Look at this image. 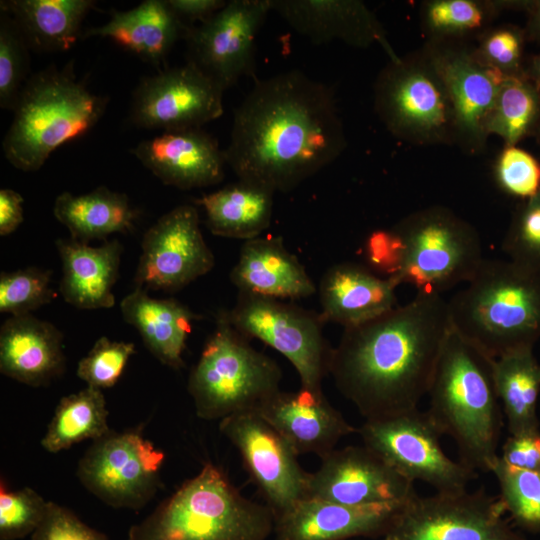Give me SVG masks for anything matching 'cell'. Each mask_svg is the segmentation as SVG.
I'll use <instances>...</instances> for the list:
<instances>
[{"instance_id": "cell-33", "label": "cell", "mask_w": 540, "mask_h": 540, "mask_svg": "<svg viewBox=\"0 0 540 540\" xmlns=\"http://www.w3.org/2000/svg\"><path fill=\"white\" fill-rule=\"evenodd\" d=\"M533 347H518L492 360L495 387L509 434L540 429V362Z\"/></svg>"}, {"instance_id": "cell-14", "label": "cell", "mask_w": 540, "mask_h": 540, "mask_svg": "<svg viewBox=\"0 0 540 540\" xmlns=\"http://www.w3.org/2000/svg\"><path fill=\"white\" fill-rule=\"evenodd\" d=\"M271 11V0L227 1L212 17L187 28V62L223 91L255 76L256 39Z\"/></svg>"}, {"instance_id": "cell-10", "label": "cell", "mask_w": 540, "mask_h": 540, "mask_svg": "<svg viewBox=\"0 0 540 540\" xmlns=\"http://www.w3.org/2000/svg\"><path fill=\"white\" fill-rule=\"evenodd\" d=\"M363 445L408 480L431 485L437 492L466 490L477 474L443 451L440 433L427 413L418 408L365 420L357 428Z\"/></svg>"}, {"instance_id": "cell-26", "label": "cell", "mask_w": 540, "mask_h": 540, "mask_svg": "<svg viewBox=\"0 0 540 540\" xmlns=\"http://www.w3.org/2000/svg\"><path fill=\"white\" fill-rule=\"evenodd\" d=\"M229 279L238 292L282 300L305 298L316 292L305 267L277 236L245 241Z\"/></svg>"}, {"instance_id": "cell-42", "label": "cell", "mask_w": 540, "mask_h": 540, "mask_svg": "<svg viewBox=\"0 0 540 540\" xmlns=\"http://www.w3.org/2000/svg\"><path fill=\"white\" fill-rule=\"evenodd\" d=\"M134 353V343L100 337L79 361L76 374L89 387L110 388L117 383Z\"/></svg>"}, {"instance_id": "cell-25", "label": "cell", "mask_w": 540, "mask_h": 540, "mask_svg": "<svg viewBox=\"0 0 540 540\" xmlns=\"http://www.w3.org/2000/svg\"><path fill=\"white\" fill-rule=\"evenodd\" d=\"M65 367L63 335L32 314L11 316L0 329V371L20 383L39 387Z\"/></svg>"}, {"instance_id": "cell-18", "label": "cell", "mask_w": 540, "mask_h": 540, "mask_svg": "<svg viewBox=\"0 0 540 540\" xmlns=\"http://www.w3.org/2000/svg\"><path fill=\"white\" fill-rule=\"evenodd\" d=\"M415 495L414 482L364 445L335 449L308 473L307 497L333 503L365 506L405 502Z\"/></svg>"}, {"instance_id": "cell-48", "label": "cell", "mask_w": 540, "mask_h": 540, "mask_svg": "<svg viewBox=\"0 0 540 540\" xmlns=\"http://www.w3.org/2000/svg\"><path fill=\"white\" fill-rule=\"evenodd\" d=\"M23 197L13 189L0 190V235L13 233L23 222Z\"/></svg>"}, {"instance_id": "cell-40", "label": "cell", "mask_w": 540, "mask_h": 540, "mask_svg": "<svg viewBox=\"0 0 540 540\" xmlns=\"http://www.w3.org/2000/svg\"><path fill=\"white\" fill-rule=\"evenodd\" d=\"M48 502L36 491L25 487L9 491L0 488V540H17L32 535L43 521Z\"/></svg>"}, {"instance_id": "cell-30", "label": "cell", "mask_w": 540, "mask_h": 540, "mask_svg": "<svg viewBox=\"0 0 540 540\" xmlns=\"http://www.w3.org/2000/svg\"><path fill=\"white\" fill-rule=\"evenodd\" d=\"M92 0H5L0 2L16 23L30 49L39 52L69 50L82 36V23Z\"/></svg>"}, {"instance_id": "cell-43", "label": "cell", "mask_w": 540, "mask_h": 540, "mask_svg": "<svg viewBox=\"0 0 540 540\" xmlns=\"http://www.w3.org/2000/svg\"><path fill=\"white\" fill-rule=\"evenodd\" d=\"M525 30L513 25L486 30L474 51L478 59L505 77L525 75Z\"/></svg>"}, {"instance_id": "cell-39", "label": "cell", "mask_w": 540, "mask_h": 540, "mask_svg": "<svg viewBox=\"0 0 540 540\" xmlns=\"http://www.w3.org/2000/svg\"><path fill=\"white\" fill-rule=\"evenodd\" d=\"M51 271L37 267L0 274V312L11 316L31 314L50 303L55 292Z\"/></svg>"}, {"instance_id": "cell-13", "label": "cell", "mask_w": 540, "mask_h": 540, "mask_svg": "<svg viewBox=\"0 0 540 540\" xmlns=\"http://www.w3.org/2000/svg\"><path fill=\"white\" fill-rule=\"evenodd\" d=\"M165 453L137 430L109 431L95 440L79 460L77 477L105 504L138 510L160 484Z\"/></svg>"}, {"instance_id": "cell-38", "label": "cell", "mask_w": 540, "mask_h": 540, "mask_svg": "<svg viewBox=\"0 0 540 540\" xmlns=\"http://www.w3.org/2000/svg\"><path fill=\"white\" fill-rule=\"evenodd\" d=\"M29 46L14 20L0 13V107L13 110L28 81Z\"/></svg>"}, {"instance_id": "cell-47", "label": "cell", "mask_w": 540, "mask_h": 540, "mask_svg": "<svg viewBox=\"0 0 540 540\" xmlns=\"http://www.w3.org/2000/svg\"><path fill=\"white\" fill-rule=\"evenodd\" d=\"M227 1L224 0H167L180 20L188 27L202 23L212 17Z\"/></svg>"}, {"instance_id": "cell-22", "label": "cell", "mask_w": 540, "mask_h": 540, "mask_svg": "<svg viewBox=\"0 0 540 540\" xmlns=\"http://www.w3.org/2000/svg\"><path fill=\"white\" fill-rule=\"evenodd\" d=\"M405 502L351 506L304 498L275 518V540H349L383 536Z\"/></svg>"}, {"instance_id": "cell-2", "label": "cell", "mask_w": 540, "mask_h": 540, "mask_svg": "<svg viewBox=\"0 0 540 540\" xmlns=\"http://www.w3.org/2000/svg\"><path fill=\"white\" fill-rule=\"evenodd\" d=\"M451 328L447 301L416 293L404 305L344 328L329 375L365 420L417 409Z\"/></svg>"}, {"instance_id": "cell-11", "label": "cell", "mask_w": 540, "mask_h": 540, "mask_svg": "<svg viewBox=\"0 0 540 540\" xmlns=\"http://www.w3.org/2000/svg\"><path fill=\"white\" fill-rule=\"evenodd\" d=\"M375 107L387 128L408 141L436 143L455 134L449 96L428 56L390 61L375 85Z\"/></svg>"}, {"instance_id": "cell-28", "label": "cell", "mask_w": 540, "mask_h": 540, "mask_svg": "<svg viewBox=\"0 0 540 540\" xmlns=\"http://www.w3.org/2000/svg\"><path fill=\"white\" fill-rule=\"evenodd\" d=\"M187 28L167 0H145L132 9L112 11L107 23L89 28L82 36L108 38L142 60L160 66L175 43L184 39Z\"/></svg>"}, {"instance_id": "cell-6", "label": "cell", "mask_w": 540, "mask_h": 540, "mask_svg": "<svg viewBox=\"0 0 540 540\" xmlns=\"http://www.w3.org/2000/svg\"><path fill=\"white\" fill-rule=\"evenodd\" d=\"M274 524L266 504L244 497L221 469L207 463L131 526L127 540H266Z\"/></svg>"}, {"instance_id": "cell-27", "label": "cell", "mask_w": 540, "mask_h": 540, "mask_svg": "<svg viewBox=\"0 0 540 540\" xmlns=\"http://www.w3.org/2000/svg\"><path fill=\"white\" fill-rule=\"evenodd\" d=\"M62 263L59 290L70 305L85 310L115 304L113 287L119 276L122 245L113 239L100 246L73 239L56 242Z\"/></svg>"}, {"instance_id": "cell-36", "label": "cell", "mask_w": 540, "mask_h": 540, "mask_svg": "<svg viewBox=\"0 0 540 540\" xmlns=\"http://www.w3.org/2000/svg\"><path fill=\"white\" fill-rule=\"evenodd\" d=\"M505 512L521 529L540 533V471L519 469L499 456L492 471Z\"/></svg>"}, {"instance_id": "cell-7", "label": "cell", "mask_w": 540, "mask_h": 540, "mask_svg": "<svg viewBox=\"0 0 540 540\" xmlns=\"http://www.w3.org/2000/svg\"><path fill=\"white\" fill-rule=\"evenodd\" d=\"M279 365L256 350L220 310L188 378L196 414L222 420L236 413L255 412L280 392Z\"/></svg>"}, {"instance_id": "cell-5", "label": "cell", "mask_w": 540, "mask_h": 540, "mask_svg": "<svg viewBox=\"0 0 540 540\" xmlns=\"http://www.w3.org/2000/svg\"><path fill=\"white\" fill-rule=\"evenodd\" d=\"M108 101L77 79L73 62L33 74L13 109L2 142L5 158L21 171L39 170L56 149L90 131Z\"/></svg>"}, {"instance_id": "cell-51", "label": "cell", "mask_w": 540, "mask_h": 540, "mask_svg": "<svg viewBox=\"0 0 540 540\" xmlns=\"http://www.w3.org/2000/svg\"><path fill=\"white\" fill-rule=\"evenodd\" d=\"M537 132H538V141H539V144H540V127L538 128Z\"/></svg>"}, {"instance_id": "cell-46", "label": "cell", "mask_w": 540, "mask_h": 540, "mask_svg": "<svg viewBox=\"0 0 540 540\" xmlns=\"http://www.w3.org/2000/svg\"><path fill=\"white\" fill-rule=\"evenodd\" d=\"M499 456L510 466L540 471V429L510 434Z\"/></svg>"}, {"instance_id": "cell-41", "label": "cell", "mask_w": 540, "mask_h": 540, "mask_svg": "<svg viewBox=\"0 0 540 540\" xmlns=\"http://www.w3.org/2000/svg\"><path fill=\"white\" fill-rule=\"evenodd\" d=\"M502 250L509 260L540 271V189L516 211Z\"/></svg>"}, {"instance_id": "cell-21", "label": "cell", "mask_w": 540, "mask_h": 540, "mask_svg": "<svg viewBox=\"0 0 540 540\" xmlns=\"http://www.w3.org/2000/svg\"><path fill=\"white\" fill-rule=\"evenodd\" d=\"M293 448L297 455L315 454L320 459L336 449L345 436L357 433L323 392L300 388L280 391L256 411Z\"/></svg>"}, {"instance_id": "cell-3", "label": "cell", "mask_w": 540, "mask_h": 540, "mask_svg": "<svg viewBox=\"0 0 540 540\" xmlns=\"http://www.w3.org/2000/svg\"><path fill=\"white\" fill-rule=\"evenodd\" d=\"M492 360L451 328L427 393V413L475 472H491L499 458L503 417Z\"/></svg>"}, {"instance_id": "cell-4", "label": "cell", "mask_w": 540, "mask_h": 540, "mask_svg": "<svg viewBox=\"0 0 540 540\" xmlns=\"http://www.w3.org/2000/svg\"><path fill=\"white\" fill-rule=\"evenodd\" d=\"M448 303L451 327L492 359L540 339V271L484 259Z\"/></svg>"}, {"instance_id": "cell-45", "label": "cell", "mask_w": 540, "mask_h": 540, "mask_svg": "<svg viewBox=\"0 0 540 540\" xmlns=\"http://www.w3.org/2000/svg\"><path fill=\"white\" fill-rule=\"evenodd\" d=\"M31 540H109L82 522L72 511L48 502L46 515Z\"/></svg>"}, {"instance_id": "cell-32", "label": "cell", "mask_w": 540, "mask_h": 540, "mask_svg": "<svg viewBox=\"0 0 540 540\" xmlns=\"http://www.w3.org/2000/svg\"><path fill=\"white\" fill-rule=\"evenodd\" d=\"M53 214L69 230L71 239L84 243L131 232L138 217L125 194L104 186L81 195L61 193Z\"/></svg>"}, {"instance_id": "cell-50", "label": "cell", "mask_w": 540, "mask_h": 540, "mask_svg": "<svg viewBox=\"0 0 540 540\" xmlns=\"http://www.w3.org/2000/svg\"><path fill=\"white\" fill-rule=\"evenodd\" d=\"M525 74L540 91V53L531 58Z\"/></svg>"}, {"instance_id": "cell-29", "label": "cell", "mask_w": 540, "mask_h": 540, "mask_svg": "<svg viewBox=\"0 0 540 540\" xmlns=\"http://www.w3.org/2000/svg\"><path fill=\"white\" fill-rule=\"evenodd\" d=\"M120 309L156 359L173 369L184 367L186 341L200 315L174 298H153L140 288L122 299Z\"/></svg>"}, {"instance_id": "cell-44", "label": "cell", "mask_w": 540, "mask_h": 540, "mask_svg": "<svg viewBox=\"0 0 540 540\" xmlns=\"http://www.w3.org/2000/svg\"><path fill=\"white\" fill-rule=\"evenodd\" d=\"M495 180L506 194L529 199L540 189V162L516 146H505L494 168Z\"/></svg>"}, {"instance_id": "cell-49", "label": "cell", "mask_w": 540, "mask_h": 540, "mask_svg": "<svg viewBox=\"0 0 540 540\" xmlns=\"http://www.w3.org/2000/svg\"><path fill=\"white\" fill-rule=\"evenodd\" d=\"M520 8L527 12L526 37L540 44V0L521 1Z\"/></svg>"}, {"instance_id": "cell-37", "label": "cell", "mask_w": 540, "mask_h": 540, "mask_svg": "<svg viewBox=\"0 0 540 540\" xmlns=\"http://www.w3.org/2000/svg\"><path fill=\"white\" fill-rule=\"evenodd\" d=\"M509 1L431 0L424 4L426 28L437 37L464 36L485 28Z\"/></svg>"}, {"instance_id": "cell-12", "label": "cell", "mask_w": 540, "mask_h": 540, "mask_svg": "<svg viewBox=\"0 0 540 540\" xmlns=\"http://www.w3.org/2000/svg\"><path fill=\"white\" fill-rule=\"evenodd\" d=\"M504 513L499 497L483 489L417 494L395 515L382 540H527Z\"/></svg>"}, {"instance_id": "cell-19", "label": "cell", "mask_w": 540, "mask_h": 540, "mask_svg": "<svg viewBox=\"0 0 540 540\" xmlns=\"http://www.w3.org/2000/svg\"><path fill=\"white\" fill-rule=\"evenodd\" d=\"M449 96L455 135L471 149H480L487 138L486 123L505 78L482 63L475 52L436 48L428 53Z\"/></svg>"}, {"instance_id": "cell-35", "label": "cell", "mask_w": 540, "mask_h": 540, "mask_svg": "<svg viewBox=\"0 0 540 540\" xmlns=\"http://www.w3.org/2000/svg\"><path fill=\"white\" fill-rule=\"evenodd\" d=\"M540 127V91L525 75L505 77L486 123L505 146H516Z\"/></svg>"}, {"instance_id": "cell-34", "label": "cell", "mask_w": 540, "mask_h": 540, "mask_svg": "<svg viewBox=\"0 0 540 540\" xmlns=\"http://www.w3.org/2000/svg\"><path fill=\"white\" fill-rule=\"evenodd\" d=\"M107 418L102 390L87 386L61 398L41 445L57 453L87 439L98 440L110 431Z\"/></svg>"}, {"instance_id": "cell-8", "label": "cell", "mask_w": 540, "mask_h": 540, "mask_svg": "<svg viewBox=\"0 0 540 540\" xmlns=\"http://www.w3.org/2000/svg\"><path fill=\"white\" fill-rule=\"evenodd\" d=\"M397 248L390 277L417 293L441 295L469 282L483 260L479 234L447 208L434 206L410 214L391 228Z\"/></svg>"}, {"instance_id": "cell-15", "label": "cell", "mask_w": 540, "mask_h": 540, "mask_svg": "<svg viewBox=\"0 0 540 540\" xmlns=\"http://www.w3.org/2000/svg\"><path fill=\"white\" fill-rule=\"evenodd\" d=\"M224 91L190 62L141 79L132 94L133 126L163 131L201 128L224 111Z\"/></svg>"}, {"instance_id": "cell-23", "label": "cell", "mask_w": 540, "mask_h": 540, "mask_svg": "<svg viewBox=\"0 0 540 540\" xmlns=\"http://www.w3.org/2000/svg\"><path fill=\"white\" fill-rule=\"evenodd\" d=\"M276 12L296 33L316 44L333 40L365 48L380 44L391 61L399 57L375 14L356 0H271Z\"/></svg>"}, {"instance_id": "cell-16", "label": "cell", "mask_w": 540, "mask_h": 540, "mask_svg": "<svg viewBox=\"0 0 540 540\" xmlns=\"http://www.w3.org/2000/svg\"><path fill=\"white\" fill-rule=\"evenodd\" d=\"M215 258L194 205H178L144 234L135 288L174 292L210 272Z\"/></svg>"}, {"instance_id": "cell-1", "label": "cell", "mask_w": 540, "mask_h": 540, "mask_svg": "<svg viewBox=\"0 0 540 540\" xmlns=\"http://www.w3.org/2000/svg\"><path fill=\"white\" fill-rule=\"evenodd\" d=\"M346 146L335 93L298 69L255 79L235 109L226 163L238 179L288 192Z\"/></svg>"}, {"instance_id": "cell-24", "label": "cell", "mask_w": 540, "mask_h": 540, "mask_svg": "<svg viewBox=\"0 0 540 540\" xmlns=\"http://www.w3.org/2000/svg\"><path fill=\"white\" fill-rule=\"evenodd\" d=\"M396 287L362 264H335L319 283L320 316L343 329L367 322L397 306Z\"/></svg>"}, {"instance_id": "cell-9", "label": "cell", "mask_w": 540, "mask_h": 540, "mask_svg": "<svg viewBox=\"0 0 540 540\" xmlns=\"http://www.w3.org/2000/svg\"><path fill=\"white\" fill-rule=\"evenodd\" d=\"M223 311L243 336L262 341L288 359L298 373L300 388L323 392L333 347L324 335L326 323L319 312L245 292H239L235 305Z\"/></svg>"}, {"instance_id": "cell-20", "label": "cell", "mask_w": 540, "mask_h": 540, "mask_svg": "<svg viewBox=\"0 0 540 540\" xmlns=\"http://www.w3.org/2000/svg\"><path fill=\"white\" fill-rule=\"evenodd\" d=\"M132 153L163 184L181 190L220 183L227 164L217 140L201 128L163 131Z\"/></svg>"}, {"instance_id": "cell-17", "label": "cell", "mask_w": 540, "mask_h": 540, "mask_svg": "<svg viewBox=\"0 0 540 540\" xmlns=\"http://www.w3.org/2000/svg\"><path fill=\"white\" fill-rule=\"evenodd\" d=\"M275 518L307 497L308 472L289 443L256 412L236 413L219 423Z\"/></svg>"}, {"instance_id": "cell-31", "label": "cell", "mask_w": 540, "mask_h": 540, "mask_svg": "<svg viewBox=\"0 0 540 540\" xmlns=\"http://www.w3.org/2000/svg\"><path fill=\"white\" fill-rule=\"evenodd\" d=\"M274 194L260 184L238 179L195 200L206 215L209 231L245 241L259 237L271 224Z\"/></svg>"}]
</instances>
